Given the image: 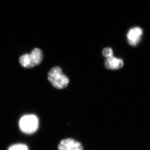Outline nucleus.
Returning <instances> with one entry per match:
<instances>
[{"mask_svg": "<svg viewBox=\"0 0 150 150\" xmlns=\"http://www.w3.org/2000/svg\"><path fill=\"white\" fill-rule=\"evenodd\" d=\"M58 148L59 150H83L81 144L72 139L62 140L59 145Z\"/></svg>", "mask_w": 150, "mask_h": 150, "instance_id": "4", "label": "nucleus"}, {"mask_svg": "<svg viewBox=\"0 0 150 150\" xmlns=\"http://www.w3.org/2000/svg\"><path fill=\"white\" fill-rule=\"evenodd\" d=\"M142 34V30L140 28H136L130 29L127 35L128 40L130 45L135 46L140 40Z\"/></svg>", "mask_w": 150, "mask_h": 150, "instance_id": "5", "label": "nucleus"}, {"mask_svg": "<svg viewBox=\"0 0 150 150\" xmlns=\"http://www.w3.org/2000/svg\"><path fill=\"white\" fill-rule=\"evenodd\" d=\"M8 150H28L26 145L22 144L13 145L9 148Z\"/></svg>", "mask_w": 150, "mask_h": 150, "instance_id": "7", "label": "nucleus"}, {"mask_svg": "<svg viewBox=\"0 0 150 150\" xmlns=\"http://www.w3.org/2000/svg\"><path fill=\"white\" fill-rule=\"evenodd\" d=\"M105 65L108 69H118L123 66V62L120 59H117L113 56L110 57L106 59Z\"/></svg>", "mask_w": 150, "mask_h": 150, "instance_id": "6", "label": "nucleus"}, {"mask_svg": "<svg viewBox=\"0 0 150 150\" xmlns=\"http://www.w3.org/2000/svg\"><path fill=\"white\" fill-rule=\"evenodd\" d=\"M43 59V53L39 48H35L30 54H25L20 58V63L25 68H31L39 65Z\"/></svg>", "mask_w": 150, "mask_h": 150, "instance_id": "2", "label": "nucleus"}, {"mask_svg": "<svg viewBox=\"0 0 150 150\" xmlns=\"http://www.w3.org/2000/svg\"><path fill=\"white\" fill-rule=\"evenodd\" d=\"M19 126L23 133L32 134L36 131L38 128V120L33 115H24L21 118Z\"/></svg>", "mask_w": 150, "mask_h": 150, "instance_id": "3", "label": "nucleus"}, {"mask_svg": "<svg viewBox=\"0 0 150 150\" xmlns=\"http://www.w3.org/2000/svg\"><path fill=\"white\" fill-rule=\"evenodd\" d=\"M103 55L106 58L112 56V50L111 48H105L103 50Z\"/></svg>", "mask_w": 150, "mask_h": 150, "instance_id": "8", "label": "nucleus"}, {"mask_svg": "<svg viewBox=\"0 0 150 150\" xmlns=\"http://www.w3.org/2000/svg\"><path fill=\"white\" fill-rule=\"evenodd\" d=\"M48 79L53 86L59 89H62L67 86L69 82L68 77L63 74L59 67H54L50 70Z\"/></svg>", "mask_w": 150, "mask_h": 150, "instance_id": "1", "label": "nucleus"}]
</instances>
